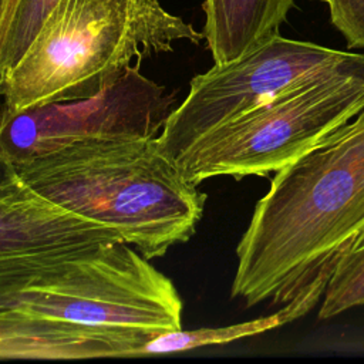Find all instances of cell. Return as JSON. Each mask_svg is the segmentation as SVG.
Here are the masks:
<instances>
[{
  "mask_svg": "<svg viewBox=\"0 0 364 364\" xmlns=\"http://www.w3.org/2000/svg\"><path fill=\"white\" fill-rule=\"evenodd\" d=\"M364 242V109L283 166L236 246L232 297L286 304Z\"/></svg>",
  "mask_w": 364,
  "mask_h": 364,
  "instance_id": "1",
  "label": "cell"
},
{
  "mask_svg": "<svg viewBox=\"0 0 364 364\" xmlns=\"http://www.w3.org/2000/svg\"><path fill=\"white\" fill-rule=\"evenodd\" d=\"M36 192L119 233L146 259L188 242L206 195L152 138H94L11 165Z\"/></svg>",
  "mask_w": 364,
  "mask_h": 364,
  "instance_id": "2",
  "label": "cell"
},
{
  "mask_svg": "<svg viewBox=\"0 0 364 364\" xmlns=\"http://www.w3.org/2000/svg\"><path fill=\"white\" fill-rule=\"evenodd\" d=\"M203 33L159 0H60L18 64L3 78V105L68 102L101 92L131 61L199 44Z\"/></svg>",
  "mask_w": 364,
  "mask_h": 364,
  "instance_id": "3",
  "label": "cell"
},
{
  "mask_svg": "<svg viewBox=\"0 0 364 364\" xmlns=\"http://www.w3.org/2000/svg\"><path fill=\"white\" fill-rule=\"evenodd\" d=\"M364 109V54L348 53L209 131L175 162L193 185L269 176Z\"/></svg>",
  "mask_w": 364,
  "mask_h": 364,
  "instance_id": "4",
  "label": "cell"
},
{
  "mask_svg": "<svg viewBox=\"0 0 364 364\" xmlns=\"http://www.w3.org/2000/svg\"><path fill=\"white\" fill-rule=\"evenodd\" d=\"M0 307L91 327L159 334L182 328L183 304L166 274L129 243L117 240L1 294Z\"/></svg>",
  "mask_w": 364,
  "mask_h": 364,
  "instance_id": "5",
  "label": "cell"
},
{
  "mask_svg": "<svg viewBox=\"0 0 364 364\" xmlns=\"http://www.w3.org/2000/svg\"><path fill=\"white\" fill-rule=\"evenodd\" d=\"M139 64L88 98L0 108V162L14 165L94 138L158 136L176 107V92L145 77Z\"/></svg>",
  "mask_w": 364,
  "mask_h": 364,
  "instance_id": "6",
  "label": "cell"
},
{
  "mask_svg": "<svg viewBox=\"0 0 364 364\" xmlns=\"http://www.w3.org/2000/svg\"><path fill=\"white\" fill-rule=\"evenodd\" d=\"M346 51L272 36L245 55L213 64L189 82L185 100L169 114L158 141L176 161L209 131L250 111L303 75L341 58Z\"/></svg>",
  "mask_w": 364,
  "mask_h": 364,
  "instance_id": "7",
  "label": "cell"
},
{
  "mask_svg": "<svg viewBox=\"0 0 364 364\" xmlns=\"http://www.w3.org/2000/svg\"><path fill=\"white\" fill-rule=\"evenodd\" d=\"M122 240L114 229L81 218L0 168V296L23 289L48 269L104 243Z\"/></svg>",
  "mask_w": 364,
  "mask_h": 364,
  "instance_id": "8",
  "label": "cell"
},
{
  "mask_svg": "<svg viewBox=\"0 0 364 364\" xmlns=\"http://www.w3.org/2000/svg\"><path fill=\"white\" fill-rule=\"evenodd\" d=\"M154 334L50 320L0 307V360H90L141 355Z\"/></svg>",
  "mask_w": 364,
  "mask_h": 364,
  "instance_id": "9",
  "label": "cell"
},
{
  "mask_svg": "<svg viewBox=\"0 0 364 364\" xmlns=\"http://www.w3.org/2000/svg\"><path fill=\"white\" fill-rule=\"evenodd\" d=\"M296 0H205L203 37L215 64L230 63L279 33Z\"/></svg>",
  "mask_w": 364,
  "mask_h": 364,
  "instance_id": "10",
  "label": "cell"
},
{
  "mask_svg": "<svg viewBox=\"0 0 364 364\" xmlns=\"http://www.w3.org/2000/svg\"><path fill=\"white\" fill-rule=\"evenodd\" d=\"M333 272L320 273L310 284H307L297 296L289 300L284 307L270 316H264L252 321L230 324L225 327L196 328V330H171L155 334L141 350V355L171 354L189 351L206 346L228 344L235 340L256 336L267 330L287 324L309 313L324 296L327 283Z\"/></svg>",
  "mask_w": 364,
  "mask_h": 364,
  "instance_id": "11",
  "label": "cell"
},
{
  "mask_svg": "<svg viewBox=\"0 0 364 364\" xmlns=\"http://www.w3.org/2000/svg\"><path fill=\"white\" fill-rule=\"evenodd\" d=\"M60 0H18L0 38V74L3 78L18 64L43 23Z\"/></svg>",
  "mask_w": 364,
  "mask_h": 364,
  "instance_id": "12",
  "label": "cell"
},
{
  "mask_svg": "<svg viewBox=\"0 0 364 364\" xmlns=\"http://www.w3.org/2000/svg\"><path fill=\"white\" fill-rule=\"evenodd\" d=\"M364 304V242L347 252L337 263L327 283L318 318H331Z\"/></svg>",
  "mask_w": 364,
  "mask_h": 364,
  "instance_id": "13",
  "label": "cell"
},
{
  "mask_svg": "<svg viewBox=\"0 0 364 364\" xmlns=\"http://www.w3.org/2000/svg\"><path fill=\"white\" fill-rule=\"evenodd\" d=\"M328 6L331 24L343 34L347 48H364V0H318Z\"/></svg>",
  "mask_w": 364,
  "mask_h": 364,
  "instance_id": "14",
  "label": "cell"
},
{
  "mask_svg": "<svg viewBox=\"0 0 364 364\" xmlns=\"http://www.w3.org/2000/svg\"><path fill=\"white\" fill-rule=\"evenodd\" d=\"M18 0H0V38L4 34Z\"/></svg>",
  "mask_w": 364,
  "mask_h": 364,
  "instance_id": "15",
  "label": "cell"
},
{
  "mask_svg": "<svg viewBox=\"0 0 364 364\" xmlns=\"http://www.w3.org/2000/svg\"><path fill=\"white\" fill-rule=\"evenodd\" d=\"M3 105V75L0 74V108Z\"/></svg>",
  "mask_w": 364,
  "mask_h": 364,
  "instance_id": "16",
  "label": "cell"
},
{
  "mask_svg": "<svg viewBox=\"0 0 364 364\" xmlns=\"http://www.w3.org/2000/svg\"><path fill=\"white\" fill-rule=\"evenodd\" d=\"M0 168H1V162H0Z\"/></svg>",
  "mask_w": 364,
  "mask_h": 364,
  "instance_id": "17",
  "label": "cell"
}]
</instances>
